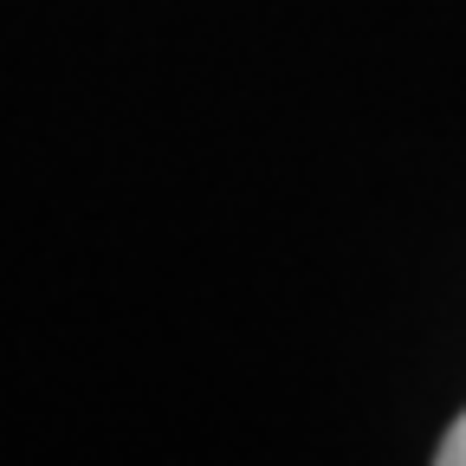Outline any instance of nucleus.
I'll return each instance as SVG.
<instances>
[{
    "mask_svg": "<svg viewBox=\"0 0 466 466\" xmlns=\"http://www.w3.org/2000/svg\"><path fill=\"white\" fill-rule=\"evenodd\" d=\"M434 460H441V466H466V415H460V421H453V428L441 434V447H434Z\"/></svg>",
    "mask_w": 466,
    "mask_h": 466,
    "instance_id": "f257e3e1",
    "label": "nucleus"
}]
</instances>
